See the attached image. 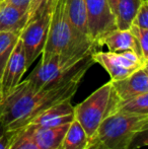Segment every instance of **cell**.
<instances>
[{"mask_svg": "<svg viewBox=\"0 0 148 149\" xmlns=\"http://www.w3.org/2000/svg\"><path fill=\"white\" fill-rule=\"evenodd\" d=\"M82 78H76L63 85L37 89L26 79L20 81L7 96L3 98L0 123L8 131H16L44 110L71 100Z\"/></svg>", "mask_w": 148, "mask_h": 149, "instance_id": "6da1fadb", "label": "cell"}, {"mask_svg": "<svg viewBox=\"0 0 148 149\" xmlns=\"http://www.w3.org/2000/svg\"><path fill=\"white\" fill-rule=\"evenodd\" d=\"M97 48L89 36L80 33L68 18L66 0H55L42 58L58 55L65 61L79 62L90 56Z\"/></svg>", "mask_w": 148, "mask_h": 149, "instance_id": "7a4b0ae2", "label": "cell"}, {"mask_svg": "<svg viewBox=\"0 0 148 149\" xmlns=\"http://www.w3.org/2000/svg\"><path fill=\"white\" fill-rule=\"evenodd\" d=\"M93 63L91 55L79 62L65 61L58 55L41 58L37 67L26 77V80L37 89L56 87L73 79L83 78Z\"/></svg>", "mask_w": 148, "mask_h": 149, "instance_id": "3957f363", "label": "cell"}, {"mask_svg": "<svg viewBox=\"0 0 148 149\" xmlns=\"http://www.w3.org/2000/svg\"><path fill=\"white\" fill-rule=\"evenodd\" d=\"M148 130V115L117 112L99 125L94 137L110 149H132L136 137Z\"/></svg>", "mask_w": 148, "mask_h": 149, "instance_id": "277c9868", "label": "cell"}, {"mask_svg": "<svg viewBox=\"0 0 148 149\" xmlns=\"http://www.w3.org/2000/svg\"><path fill=\"white\" fill-rule=\"evenodd\" d=\"M113 102L114 91L109 81L74 107V119L81 125L89 139L94 137L101 122L111 115Z\"/></svg>", "mask_w": 148, "mask_h": 149, "instance_id": "5b68a950", "label": "cell"}, {"mask_svg": "<svg viewBox=\"0 0 148 149\" xmlns=\"http://www.w3.org/2000/svg\"><path fill=\"white\" fill-rule=\"evenodd\" d=\"M54 3L55 0H50L41 14L28 22L19 33V40L22 41L26 54L28 69L41 55L45 48Z\"/></svg>", "mask_w": 148, "mask_h": 149, "instance_id": "8992f818", "label": "cell"}, {"mask_svg": "<svg viewBox=\"0 0 148 149\" xmlns=\"http://www.w3.org/2000/svg\"><path fill=\"white\" fill-rule=\"evenodd\" d=\"M94 63L99 64L110 74L112 81L126 78L138 69L147 67L148 60L132 50L123 52L97 51L91 54Z\"/></svg>", "mask_w": 148, "mask_h": 149, "instance_id": "52a82bcc", "label": "cell"}, {"mask_svg": "<svg viewBox=\"0 0 148 149\" xmlns=\"http://www.w3.org/2000/svg\"><path fill=\"white\" fill-rule=\"evenodd\" d=\"M87 28L90 39L97 42L107 33L115 30V14L108 0H85Z\"/></svg>", "mask_w": 148, "mask_h": 149, "instance_id": "ba28073f", "label": "cell"}, {"mask_svg": "<svg viewBox=\"0 0 148 149\" xmlns=\"http://www.w3.org/2000/svg\"><path fill=\"white\" fill-rule=\"evenodd\" d=\"M26 70L28 67H26V54L22 41L18 38L4 65L1 78L2 98L7 96L19 84Z\"/></svg>", "mask_w": 148, "mask_h": 149, "instance_id": "9c48e42d", "label": "cell"}, {"mask_svg": "<svg viewBox=\"0 0 148 149\" xmlns=\"http://www.w3.org/2000/svg\"><path fill=\"white\" fill-rule=\"evenodd\" d=\"M74 120V107L70 100L54 104L34 117L26 126L34 128H49L67 125Z\"/></svg>", "mask_w": 148, "mask_h": 149, "instance_id": "30bf717a", "label": "cell"}, {"mask_svg": "<svg viewBox=\"0 0 148 149\" xmlns=\"http://www.w3.org/2000/svg\"><path fill=\"white\" fill-rule=\"evenodd\" d=\"M110 81L118 100H126L140 94L148 93L147 67L138 69L126 78Z\"/></svg>", "mask_w": 148, "mask_h": 149, "instance_id": "8fae6325", "label": "cell"}, {"mask_svg": "<svg viewBox=\"0 0 148 149\" xmlns=\"http://www.w3.org/2000/svg\"><path fill=\"white\" fill-rule=\"evenodd\" d=\"M28 19V12L5 0L0 1V31L19 35Z\"/></svg>", "mask_w": 148, "mask_h": 149, "instance_id": "7c38bea8", "label": "cell"}, {"mask_svg": "<svg viewBox=\"0 0 148 149\" xmlns=\"http://www.w3.org/2000/svg\"><path fill=\"white\" fill-rule=\"evenodd\" d=\"M99 46H107L109 52H123L132 50L141 54L138 43L129 30L115 29L109 31L97 42V47Z\"/></svg>", "mask_w": 148, "mask_h": 149, "instance_id": "4fadbf2b", "label": "cell"}, {"mask_svg": "<svg viewBox=\"0 0 148 149\" xmlns=\"http://www.w3.org/2000/svg\"><path fill=\"white\" fill-rule=\"evenodd\" d=\"M68 126L69 124L49 128H34L30 126L24 127H28L31 130L33 138L41 149H58Z\"/></svg>", "mask_w": 148, "mask_h": 149, "instance_id": "5bb4252c", "label": "cell"}, {"mask_svg": "<svg viewBox=\"0 0 148 149\" xmlns=\"http://www.w3.org/2000/svg\"><path fill=\"white\" fill-rule=\"evenodd\" d=\"M142 1L143 0H117L114 10L117 29L129 30Z\"/></svg>", "mask_w": 148, "mask_h": 149, "instance_id": "9a60e30c", "label": "cell"}, {"mask_svg": "<svg viewBox=\"0 0 148 149\" xmlns=\"http://www.w3.org/2000/svg\"><path fill=\"white\" fill-rule=\"evenodd\" d=\"M117 112L133 115H148V93L140 94L126 100H118L114 93L111 114Z\"/></svg>", "mask_w": 148, "mask_h": 149, "instance_id": "2e32d148", "label": "cell"}, {"mask_svg": "<svg viewBox=\"0 0 148 149\" xmlns=\"http://www.w3.org/2000/svg\"><path fill=\"white\" fill-rule=\"evenodd\" d=\"M89 138L81 125L73 120L69 124L58 149H84L89 142Z\"/></svg>", "mask_w": 148, "mask_h": 149, "instance_id": "e0dca14e", "label": "cell"}, {"mask_svg": "<svg viewBox=\"0 0 148 149\" xmlns=\"http://www.w3.org/2000/svg\"><path fill=\"white\" fill-rule=\"evenodd\" d=\"M66 10L72 26L80 33L89 36L85 0H66Z\"/></svg>", "mask_w": 148, "mask_h": 149, "instance_id": "ac0fdd59", "label": "cell"}, {"mask_svg": "<svg viewBox=\"0 0 148 149\" xmlns=\"http://www.w3.org/2000/svg\"><path fill=\"white\" fill-rule=\"evenodd\" d=\"M9 149H41L36 143L28 127L13 131Z\"/></svg>", "mask_w": 148, "mask_h": 149, "instance_id": "d6986e66", "label": "cell"}, {"mask_svg": "<svg viewBox=\"0 0 148 149\" xmlns=\"http://www.w3.org/2000/svg\"><path fill=\"white\" fill-rule=\"evenodd\" d=\"M129 31L134 36L135 40L138 43L143 58L148 60V29H140L131 24Z\"/></svg>", "mask_w": 148, "mask_h": 149, "instance_id": "ffe728a7", "label": "cell"}, {"mask_svg": "<svg viewBox=\"0 0 148 149\" xmlns=\"http://www.w3.org/2000/svg\"><path fill=\"white\" fill-rule=\"evenodd\" d=\"M132 26H138L140 29H148V1L143 0L137 9L133 18Z\"/></svg>", "mask_w": 148, "mask_h": 149, "instance_id": "44dd1931", "label": "cell"}, {"mask_svg": "<svg viewBox=\"0 0 148 149\" xmlns=\"http://www.w3.org/2000/svg\"><path fill=\"white\" fill-rule=\"evenodd\" d=\"M19 38V35L15 33H5L0 31V56L10 51L13 48L14 44Z\"/></svg>", "mask_w": 148, "mask_h": 149, "instance_id": "7402d4cb", "label": "cell"}, {"mask_svg": "<svg viewBox=\"0 0 148 149\" xmlns=\"http://www.w3.org/2000/svg\"><path fill=\"white\" fill-rule=\"evenodd\" d=\"M50 0H33L32 4H31V6H30V9H28V22L33 20L34 18H36L38 15H40L41 12L43 11L45 5ZM28 22H26V24H28Z\"/></svg>", "mask_w": 148, "mask_h": 149, "instance_id": "603a6c76", "label": "cell"}, {"mask_svg": "<svg viewBox=\"0 0 148 149\" xmlns=\"http://www.w3.org/2000/svg\"><path fill=\"white\" fill-rule=\"evenodd\" d=\"M12 135H13V132L8 131L0 123V149H9Z\"/></svg>", "mask_w": 148, "mask_h": 149, "instance_id": "cb8c5ba5", "label": "cell"}, {"mask_svg": "<svg viewBox=\"0 0 148 149\" xmlns=\"http://www.w3.org/2000/svg\"><path fill=\"white\" fill-rule=\"evenodd\" d=\"M5 1L28 12V9H30V6L32 4L33 0H5Z\"/></svg>", "mask_w": 148, "mask_h": 149, "instance_id": "d4e9b609", "label": "cell"}, {"mask_svg": "<svg viewBox=\"0 0 148 149\" xmlns=\"http://www.w3.org/2000/svg\"><path fill=\"white\" fill-rule=\"evenodd\" d=\"M84 149H110V148L107 147L105 144L101 143L99 139H97L95 137H93L89 140L88 144H87V146Z\"/></svg>", "mask_w": 148, "mask_h": 149, "instance_id": "484cf974", "label": "cell"}, {"mask_svg": "<svg viewBox=\"0 0 148 149\" xmlns=\"http://www.w3.org/2000/svg\"><path fill=\"white\" fill-rule=\"evenodd\" d=\"M12 50V49H11ZM11 50L8 52H6L5 54H3L2 56H0V96L2 97V91H1V78H2V73H3V69H4V65H5V62L7 60L8 56H9Z\"/></svg>", "mask_w": 148, "mask_h": 149, "instance_id": "4316f807", "label": "cell"}, {"mask_svg": "<svg viewBox=\"0 0 148 149\" xmlns=\"http://www.w3.org/2000/svg\"><path fill=\"white\" fill-rule=\"evenodd\" d=\"M108 1H109V4H110V6H111V8H112L113 12H114V10H115V7H116V3H117V0H108Z\"/></svg>", "mask_w": 148, "mask_h": 149, "instance_id": "83f0119b", "label": "cell"}, {"mask_svg": "<svg viewBox=\"0 0 148 149\" xmlns=\"http://www.w3.org/2000/svg\"><path fill=\"white\" fill-rule=\"evenodd\" d=\"M2 102H3V98L0 96V114H1V110H2Z\"/></svg>", "mask_w": 148, "mask_h": 149, "instance_id": "f1b7e54d", "label": "cell"}, {"mask_svg": "<svg viewBox=\"0 0 148 149\" xmlns=\"http://www.w3.org/2000/svg\"><path fill=\"white\" fill-rule=\"evenodd\" d=\"M0 1H1V0H0Z\"/></svg>", "mask_w": 148, "mask_h": 149, "instance_id": "f546056e", "label": "cell"}, {"mask_svg": "<svg viewBox=\"0 0 148 149\" xmlns=\"http://www.w3.org/2000/svg\"><path fill=\"white\" fill-rule=\"evenodd\" d=\"M1 1H2V0H1Z\"/></svg>", "mask_w": 148, "mask_h": 149, "instance_id": "4dcf8cb0", "label": "cell"}]
</instances>
